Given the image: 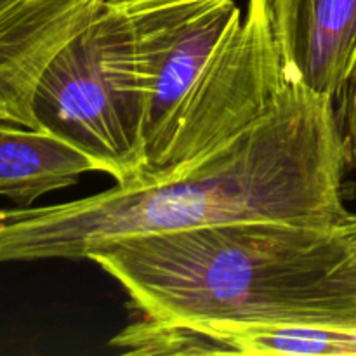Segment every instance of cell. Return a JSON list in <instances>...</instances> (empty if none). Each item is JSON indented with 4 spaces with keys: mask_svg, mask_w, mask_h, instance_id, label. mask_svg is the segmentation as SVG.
Masks as SVG:
<instances>
[{
    "mask_svg": "<svg viewBox=\"0 0 356 356\" xmlns=\"http://www.w3.org/2000/svg\"><path fill=\"white\" fill-rule=\"evenodd\" d=\"M343 143L325 97L287 82L263 118L186 170L45 207L0 209V264L89 259L131 236L235 221L337 226Z\"/></svg>",
    "mask_w": 356,
    "mask_h": 356,
    "instance_id": "obj_1",
    "label": "cell"
},
{
    "mask_svg": "<svg viewBox=\"0 0 356 356\" xmlns=\"http://www.w3.org/2000/svg\"><path fill=\"white\" fill-rule=\"evenodd\" d=\"M89 259L152 318L356 325V254L339 226L235 221L131 236Z\"/></svg>",
    "mask_w": 356,
    "mask_h": 356,
    "instance_id": "obj_2",
    "label": "cell"
},
{
    "mask_svg": "<svg viewBox=\"0 0 356 356\" xmlns=\"http://www.w3.org/2000/svg\"><path fill=\"white\" fill-rule=\"evenodd\" d=\"M129 7L145 76L143 181L186 170L252 127L289 80L268 0H148Z\"/></svg>",
    "mask_w": 356,
    "mask_h": 356,
    "instance_id": "obj_3",
    "label": "cell"
},
{
    "mask_svg": "<svg viewBox=\"0 0 356 356\" xmlns=\"http://www.w3.org/2000/svg\"><path fill=\"white\" fill-rule=\"evenodd\" d=\"M37 129L89 156L117 184L145 174L146 92L129 7L106 2L51 59L31 101Z\"/></svg>",
    "mask_w": 356,
    "mask_h": 356,
    "instance_id": "obj_4",
    "label": "cell"
},
{
    "mask_svg": "<svg viewBox=\"0 0 356 356\" xmlns=\"http://www.w3.org/2000/svg\"><path fill=\"white\" fill-rule=\"evenodd\" d=\"M285 79L325 97L356 165V0H268Z\"/></svg>",
    "mask_w": 356,
    "mask_h": 356,
    "instance_id": "obj_5",
    "label": "cell"
},
{
    "mask_svg": "<svg viewBox=\"0 0 356 356\" xmlns=\"http://www.w3.org/2000/svg\"><path fill=\"white\" fill-rule=\"evenodd\" d=\"M106 0H0V120L37 129L31 101L59 49Z\"/></svg>",
    "mask_w": 356,
    "mask_h": 356,
    "instance_id": "obj_6",
    "label": "cell"
},
{
    "mask_svg": "<svg viewBox=\"0 0 356 356\" xmlns=\"http://www.w3.org/2000/svg\"><path fill=\"white\" fill-rule=\"evenodd\" d=\"M90 170H97L92 160L52 132L0 120V197L16 207H31Z\"/></svg>",
    "mask_w": 356,
    "mask_h": 356,
    "instance_id": "obj_7",
    "label": "cell"
},
{
    "mask_svg": "<svg viewBox=\"0 0 356 356\" xmlns=\"http://www.w3.org/2000/svg\"><path fill=\"white\" fill-rule=\"evenodd\" d=\"M198 323L219 348V355H356V325L337 323Z\"/></svg>",
    "mask_w": 356,
    "mask_h": 356,
    "instance_id": "obj_8",
    "label": "cell"
},
{
    "mask_svg": "<svg viewBox=\"0 0 356 356\" xmlns=\"http://www.w3.org/2000/svg\"><path fill=\"white\" fill-rule=\"evenodd\" d=\"M339 229L343 233V236L346 238V242L350 243L353 252L356 254V212H348L346 218L339 222Z\"/></svg>",
    "mask_w": 356,
    "mask_h": 356,
    "instance_id": "obj_9",
    "label": "cell"
},
{
    "mask_svg": "<svg viewBox=\"0 0 356 356\" xmlns=\"http://www.w3.org/2000/svg\"><path fill=\"white\" fill-rule=\"evenodd\" d=\"M110 2L118 3V6H134V3L148 2V0H110Z\"/></svg>",
    "mask_w": 356,
    "mask_h": 356,
    "instance_id": "obj_10",
    "label": "cell"
}]
</instances>
